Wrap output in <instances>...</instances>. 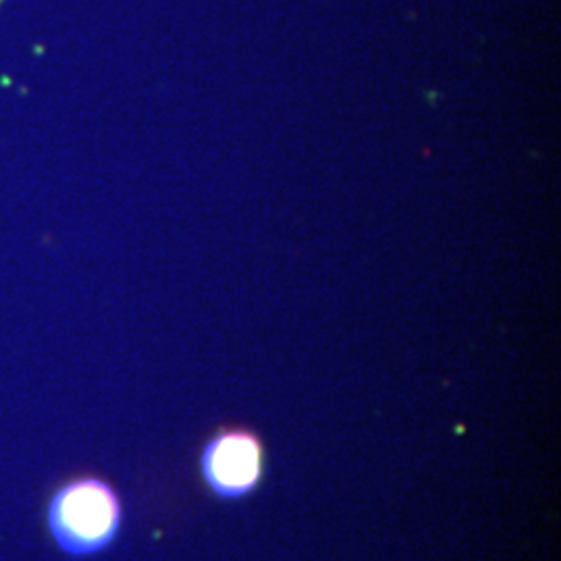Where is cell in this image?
Returning <instances> with one entry per match:
<instances>
[{
  "label": "cell",
  "instance_id": "cell-2",
  "mask_svg": "<svg viewBox=\"0 0 561 561\" xmlns=\"http://www.w3.org/2000/svg\"><path fill=\"white\" fill-rule=\"evenodd\" d=\"M262 468L261 439L245 428L219 431L202 449V479L221 500H241L250 495L261 482Z\"/></svg>",
  "mask_w": 561,
  "mask_h": 561
},
{
  "label": "cell",
  "instance_id": "cell-1",
  "mask_svg": "<svg viewBox=\"0 0 561 561\" xmlns=\"http://www.w3.org/2000/svg\"><path fill=\"white\" fill-rule=\"evenodd\" d=\"M123 520L117 491L102 479L62 484L48 503V530L62 553L88 558L115 541Z\"/></svg>",
  "mask_w": 561,
  "mask_h": 561
}]
</instances>
